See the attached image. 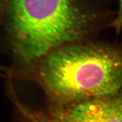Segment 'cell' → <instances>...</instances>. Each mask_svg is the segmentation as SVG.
I'll list each match as a JSON object with an SVG mask.
<instances>
[{
    "mask_svg": "<svg viewBox=\"0 0 122 122\" xmlns=\"http://www.w3.org/2000/svg\"><path fill=\"white\" fill-rule=\"evenodd\" d=\"M26 122H122V90L107 96L50 103L30 111Z\"/></svg>",
    "mask_w": 122,
    "mask_h": 122,
    "instance_id": "3957f363",
    "label": "cell"
},
{
    "mask_svg": "<svg viewBox=\"0 0 122 122\" xmlns=\"http://www.w3.org/2000/svg\"><path fill=\"white\" fill-rule=\"evenodd\" d=\"M119 3L120 8L117 16L110 24V26L115 29L117 32H119L122 28V0H119Z\"/></svg>",
    "mask_w": 122,
    "mask_h": 122,
    "instance_id": "277c9868",
    "label": "cell"
},
{
    "mask_svg": "<svg viewBox=\"0 0 122 122\" xmlns=\"http://www.w3.org/2000/svg\"><path fill=\"white\" fill-rule=\"evenodd\" d=\"M32 65V78L50 103L107 96L122 90V51L113 46L70 45Z\"/></svg>",
    "mask_w": 122,
    "mask_h": 122,
    "instance_id": "6da1fadb",
    "label": "cell"
},
{
    "mask_svg": "<svg viewBox=\"0 0 122 122\" xmlns=\"http://www.w3.org/2000/svg\"><path fill=\"white\" fill-rule=\"evenodd\" d=\"M91 20L76 0H11L8 7L13 50L27 66L61 45L81 39Z\"/></svg>",
    "mask_w": 122,
    "mask_h": 122,
    "instance_id": "7a4b0ae2",
    "label": "cell"
}]
</instances>
